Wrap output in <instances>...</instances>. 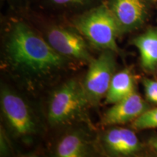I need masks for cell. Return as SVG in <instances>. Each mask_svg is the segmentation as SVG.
<instances>
[{"label":"cell","instance_id":"3957f363","mask_svg":"<svg viewBox=\"0 0 157 157\" xmlns=\"http://www.w3.org/2000/svg\"><path fill=\"white\" fill-rule=\"evenodd\" d=\"M91 105L83 84L69 80L56 90L48 106V121L53 126L73 121Z\"/></svg>","mask_w":157,"mask_h":157},{"label":"cell","instance_id":"2e32d148","mask_svg":"<svg viewBox=\"0 0 157 157\" xmlns=\"http://www.w3.org/2000/svg\"><path fill=\"white\" fill-rule=\"evenodd\" d=\"M149 144H150V146H151L152 148L157 146V137H153V138L151 139V140H149Z\"/></svg>","mask_w":157,"mask_h":157},{"label":"cell","instance_id":"30bf717a","mask_svg":"<svg viewBox=\"0 0 157 157\" xmlns=\"http://www.w3.org/2000/svg\"><path fill=\"white\" fill-rule=\"evenodd\" d=\"M132 43L140 52L143 69L153 71L157 68V27L147 29L135 37Z\"/></svg>","mask_w":157,"mask_h":157},{"label":"cell","instance_id":"ba28073f","mask_svg":"<svg viewBox=\"0 0 157 157\" xmlns=\"http://www.w3.org/2000/svg\"><path fill=\"white\" fill-rule=\"evenodd\" d=\"M149 109L148 104L136 92L113 104L103 118L104 125L124 124L136 119Z\"/></svg>","mask_w":157,"mask_h":157},{"label":"cell","instance_id":"277c9868","mask_svg":"<svg viewBox=\"0 0 157 157\" xmlns=\"http://www.w3.org/2000/svg\"><path fill=\"white\" fill-rule=\"evenodd\" d=\"M46 40L56 52L67 58L88 63L93 58L84 37L71 24L48 23L45 28Z\"/></svg>","mask_w":157,"mask_h":157},{"label":"cell","instance_id":"8fae6325","mask_svg":"<svg viewBox=\"0 0 157 157\" xmlns=\"http://www.w3.org/2000/svg\"><path fill=\"white\" fill-rule=\"evenodd\" d=\"M135 92V80L132 73L129 68H124L113 75L105 95V103L113 105Z\"/></svg>","mask_w":157,"mask_h":157},{"label":"cell","instance_id":"8992f818","mask_svg":"<svg viewBox=\"0 0 157 157\" xmlns=\"http://www.w3.org/2000/svg\"><path fill=\"white\" fill-rule=\"evenodd\" d=\"M156 0H105L120 34L140 29L148 21Z\"/></svg>","mask_w":157,"mask_h":157},{"label":"cell","instance_id":"9a60e30c","mask_svg":"<svg viewBox=\"0 0 157 157\" xmlns=\"http://www.w3.org/2000/svg\"><path fill=\"white\" fill-rule=\"evenodd\" d=\"M143 84L147 100L157 105V81L146 78L143 80Z\"/></svg>","mask_w":157,"mask_h":157},{"label":"cell","instance_id":"7c38bea8","mask_svg":"<svg viewBox=\"0 0 157 157\" xmlns=\"http://www.w3.org/2000/svg\"><path fill=\"white\" fill-rule=\"evenodd\" d=\"M87 145L84 137L78 133L65 136L58 143L56 154L60 157H82L87 154Z\"/></svg>","mask_w":157,"mask_h":157},{"label":"cell","instance_id":"52a82bcc","mask_svg":"<svg viewBox=\"0 0 157 157\" xmlns=\"http://www.w3.org/2000/svg\"><path fill=\"white\" fill-rule=\"evenodd\" d=\"M1 102L6 119L15 134L26 137L35 132L34 119L22 98L11 90L4 89L2 91Z\"/></svg>","mask_w":157,"mask_h":157},{"label":"cell","instance_id":"5bb4252c","mask_svg":"<svg viewBox=\"0 0 157 157\" xmlns=\"http://www.w3.org/2000/svg\"><path fill=\"white\" fill-rule=\"evenodd\" d=\"M132 127L136 130L157 128V108L145 111L132 121Z\"/></svg>","mask_w":157,"mask_h":157},{"label":"cell","instance_id":"7a4b0ae2","mask_svg":"<svg viewBox=\"0 0 157 157\" xmlns=\"http://www.w3.org/2000/svg\"><path fill=\"white\" fill-rule=\"evenodd\" d=\"M70 23L95 48L119 52L117 39L120 31L105 2L74 15Z\"/></svg>","mask_w":157,"mask_h":157},{"label":"cell","instance_id":"6da1fadb","mask_svg":"<svg viewBox=\"0 0 157 157\" xmlns=\"http://www.w3.org/2000/svg\"><path fill=\"white\" fill-rule=\"evenodd\" d=\"M5 53L15 70L41 78L66 66L68 59L56 52L26 21L11 18L7 23Z\"/></svg>","mask_w":157,"mask_h":157},{"label":"cell","instance_id":"5b68a950","mask_svg":"<svg viewBox=\"0 0 157 157\" xmlns=\"http://www.w3.org/2000/svg\"><path fill=\"white\" fill-rule=\"evenodd\" d=\"M115 52L104 50L90 63L83 87L91 105H96L106 95L116 70Z\"/></svg>","mask_w":157,"mask_h":157},{"label":"cell","instance_id":"ac0fdd59","mask_svg":"<svg viewBox=\"0 0 157 157\" xmlns=\"http://www.w3.org/2000/svg\"><path fill=\"white\" fill-rule=\"evenodd\" d=\"M154 148V150H155V151H156L157 152V146H156V147H154V148Z\"/></svg>","mask_w":157,"mask_h":157},{"label":"cell","instance_id":"e0dca14e","mask_svg":"<svg viewBox=\"0 0 157 157\" xmlns=\"http://www.w3.org/2000/svg\"><path fill=\"white\" fill-rule=\"evenodd\" d=\"M8 1H10V2H13V3H22V2H23L24 1H26V0H8Z\"/></svg>","mask_w":157,"mask_h":157},{"label":"cell","instance_id":"9c48e42d","mask_svg":"<svg viewBox=\"0 0 157 157\" xmlns=\"http://www.w3.org/2000/svg\"><path fill=\"white\" fill-rule=\"evenodd\" d=\"M103 140L105 148L112 154L128 156L136 154L142 148L135 133L123 127H113L108 130Z\"/></svg>","mask_w":157,"mask_h":157},{"label":"cell","instance_id":"4fadbf2b","mask_svg":"<svg viewBox=\"0 0 157 157\" xmlns=\"http://www.w3.org/2000/svg\"><path fill=\"white\" fill-rule=\"evenodd\" d=\"M105 1V0H42V3L45 7L49 8L66 11H78V14H79Z\"/></svg>","mask_w":157,"mask_h":157}]
</instances>
